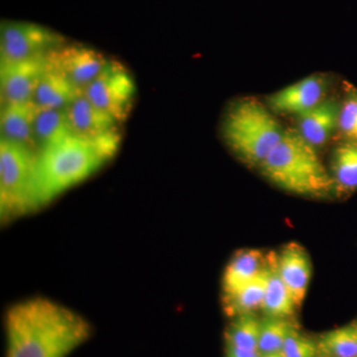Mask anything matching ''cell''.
Returning <instances> with one entry per match:
<instances>
[{
	"mask_svg": "<svg viewBox=\"0 0 357 357\" xmlns=\"http://www.w3.org/2000/svg\"><path fill=\"white\" fill-rule=\"evenodd\" d=\"M34 107L31 103L24 105H6L1 107V139L20 145L38 155L33 130Z\"/></svg>",
	"mask_w": 357,
	"mask_h": 357,
	"instance_id": "5bb4252c",
	"label": "cell"
},
{
	"mask_svg": "<svg viewBox=\"0 0 357 357\" xmlns=\"http://www.w3.org/2000/svg\"><path fill=\"white\" fill-rule=\"evenodd\" d=\"M261 321L255 314L236 317L225 333L227 344L246 351H258Z\"/></svg>",
	"mask_w": 357,
	"mask_h": 357,
	"instance_id": "7402d4cb",
	"label": "cell"
},
{
	"mask_svg": "<svg viewBox=\"0 0 357 357\" xmlns=\"http://www.w3.org/2000/svg\"><path fill=\"white\" fill-rule=\"evenodd\" d=\"M83 93L98 109L121 123L128 119L132 107L135 84L123 66L109 61Z\"/></svg>",
	"mask_w": 357,
	"mask_h": 357,
	"instance_id": "52a82bcc",
	"label": "cell"
},
{
	"mask_svg": "<svg viewBox=\"0 0 357 357\" xmlns=\"http://www.w3.org/2000/svg\"><path fill=\"white\" fill-rule=\"evenodd\" d=\"M285 131L266 103L253 98L232 103L222 121L223 139L249 167H260Z\"/></svg>",
	"mask_w": 357,
	"mask_h": 357,
	"instance_id": "277c9868",
	"label": "cell"
},
{
	"mask_svg": "<svg viewBox=\"0 0 357 357\" xmlns=\"http://www.w3.org/2000/svg\"><path fill=\"white\" fill-rule=\"evenodd\" d=\"M319 354L328 357H357V321L321 335Z\"/></svg>",
	"mask_w": 357,
	"mask_h": 357,
	"instance_id": "44dd1931",
	"label": "cell"
},
{
	"mask_svg": "<svg viewBox=\"0 0 357 357\" xmlns=\"http://www.w3.org/2000/svg\"><path fill=\"white\" fill-rule=\"evenodd\" d=\"M267 264L261 251L248 249L237 253L225 269L222 279L223 292L225 298L234 295L249 282L255 279Z\"/></svg>",
	"mask_w": 357,
	"mask_h": 357,
	"instance_id": "2e32d148",
	"label": "cell"
},
{
	"mask_svg": "<svg viewBox=\"0 0 357 357\" xmlns=\"http://www.w3.org/2000/svg\"><path fill=\"white\" fill-rule=\"evenodd\" d=\"M0 70L2 107L29 105L45 70V58L16 64H2Z\"/></svg>",
	"mask_w": 357,
	"mask_h": 357,
	"instance_id": "8fae6325",
	"label": "cell"
},
{
	"mask_svg": "<svg viewBox=\"0 0 357 357\" xmlns=\"http://www.w3.org/2000/svg\"><path fill=\"white\" fill-rule=\"evenodd\" d=\"M267 264L268 281L261 310L269 318L289 319L298 306L277 270L276 255L267 256Z\"/></svg>",
	"mask_w": 357,
	"mask_h": 357,
	"instance_id": "e0dca14e",
	"label": "cell"
},
{
	"mask_svg": "<svg viewBox=\"0 0 357 357\" xmlns=\"http://www.w3.org/2000/svg\"><path fill=\"white\" fill-rule=\"evenodd\" d=\"M65 112L72 135L117 151L121 143L119 122L89 102L84 93H77L67 105Z\"/></svg>",
	"mask_w": 357,
	"mask_h": 357,
	"instance_id": "9c48e42d",
	"label": "cell"
},
{
	"mask_svg": "<svg viewBox=\"0 0 357 357\" xmlns=\"http://www.w3.org/2000/svg\"><path fill=\"white\" fill-rule=\"evenodd\" d=\"M109 63L100 52L77 44H63L45 56L47 69L64 77L79 93H83Z\"/></svg>",
	"mask_w": 357,
	"mask_h": 357,
	"instance_id": "ba28073f",
	"label": "cell"
},
{
	"mask_svg": "<svg viewBox=\"0 0 357 357\" xmlns=\"http://www.w3.org/2000/svg\"><path fill=\"white\" fill-rule=\"evenodd\" d=\"M282 352L286 357H318L321 354L318 342L300 335L297 330L289 335Z\"/></svg>",
	"mask_w": 357,
	"mask_h": 357,
	"instance_id": "d4e9b609",
	"label": "cell"
},
{
	"mask_svg": "<svg viewBox=\"0 0 357 357\" xmlns=\"http://www.w3.org/2000/svg\"><path fill=\"white\" fill-rule=\"evenodd\" d=\"M37 155L2 140L0 142V208L2 220L31 211L33 173Z\"/></svg>",
	"mask_w": 357,
	"mask_h": 357,
	"instance_id": "5b68a950",
	"label": "cell"
},
{
	"mask_svg": "<svg viewBox=\"0 0 357 357\" xmlns=\"http://www.w3.org/2000/svg\"><path fill=\"white\" fill-rule=\"evenodd\" d=\"M258 357H286L284 356L283 352L276 351V352H268V354H259V356Z\"/></svg>",
	"mask_w": 357,
	"mask_h": 357,
	"instance_id": "4316f807",
	"label": "cell"
},
{
	"mask_svg": "<svg viewBox=\"0 0 357 357\" xmlns=\"http://www.w3.org/2000/svg\"><path fill=\"white\" fill-rule=\"evenodd\" d=\"M91 335L81 314L47 298L15 303L6 314V357H68Z\"/></svg>",
	"mask_w": 357,
	"mask_h": 357,
	"instance_id": "6da1fadb",
	"label": "cell"
},
{
	"mask_svg": "<svg viewBox=\"0 0 357 357\" xmlns=\"http://www.w3.org/2000/svg\"><path fill=\"white\" fill-rule=\"evenodd\" d=\"M295 330V326L288 319L266 317L261 321L258 352L268 354L281 351L289 335Z\"/></svg>",
	"mask_w": 357,
	"mask_h": 357,
	"instance_id": "603a6c76",
	"label": "cell"
},
{
	"mask_svg": "<svg viewBox=\"0 0 357 357\" xmlns=\"http://www.w3.org/2000/svg\"><path fill=\"white\" fill-rule=\"evenodd\" d=\"M33 130L39 152L43 148L72 135L65 109H34Z\"/></svg>",
	"mask_w": 357,
	"mask_h": 357,
	"instance_id": "d6986e66",
	"label": "cell"
},
{
	"mask_svg": "<svg viewBox=\"0 0 357 357\" xmlns=\"http://www.w3.org/2000/svg\"><path fill=\"white\" fill-rule=\"evenodd\" d=\"M330 86L326 75H311L268 96L266 105L275 114L299 116L328 98Z\"/></svg>",
	"mask_w": 357,
	"mask_h": 357,
	"instance_id": "30bf717a",
	"label": "cell"
},
{
	"mask_svg": "<svg viewBox=\"0 0 357 357\" xmlns=\"http://www.w3.org/2000/svg\"><path fill=\"white\" fill-rule=\"evenodd\" d=\"M275 185L298 196L324 198L335 192L330 170L319 151L295 129H286L282 139L259 167Z\"/></svg>",
	"mask_w": 357,
	"mask_h": 357,
	"instance_id": "3957f363",
	"label": "cell"
},
{
	"mask_svg": "<svg viewBox=\"0 0 357 357\" xmlns=\"http://www.w3.org/2000/svg\"><path fill=\"white\" fill-rule=\"evenodd\" d=\"M115 152L98 143L69 135L43 148L33 173L31 211L47 206L96 173Z\"/></svg>",
	"mask_w": 357,
	"mask_h": 357,
	"instance_id": "7a4b0ae2",
	"label": "cell"
},
{
	"mask_svg": "<svg viewBox=\"0 0 357 357\" xmlns=\"http://www.w3.org/2000/svg\"><path fill=\"white\" fill-rule=\"evenodd\" d=\"M331 175L335 192L349 194L357 190V141L338 143L331 160Z\"/></svg>",
	"mask_w": 357,
	"mask_h": 357,
	"instance_id": "ac0fdd59",
	"label": "cell"
},
{
	"mask_svg": "<svg viewBox=\"0 0 357 357\" xmlns=\"http://www.w3.org/2000/svg\"><path fill=\"white\" fill-rule=\"evenodd\" d=\"M337 133L342 140L357 141V88L344 83L340 100Z\"/></svg>",
	"mask_w": 357,
	"mask_h": 357,
	"instance_id": "cb8c5ba5",
	"label": "cell"
},
{
	"mask_svg": "<svg viewBox=\"0 0 357 357\" xmlns=\"http://www.w3.org/2000/svg\"><path fill=\"white\" fill-rule=\"evenodd\" d=\"M58 33L30 22L6 21L0 32L2 64H16L43 59L54 49L65 44Z\"/></svg>",
	"mask_w": 357,
	"mask_h": 357,
	"instance_id": "8992f818",
	"label": "cell"
},
{
	"mask_svg": "<svg viewBox=\"0 0 357 357\" xmlns=\"http://www.w3.org/2000/svg\"><path fill=\"white\" fill-rule=\"evenodd\" d=\"M267 281L268 264L261 273L249 282L248 285L244 286L234 295L225 298V310L227 314L236 318L241 314H255L258 309H261Z\"/></svg>",
	"mask_w": 357,
	"mask_h": 357,
	"instance_id": "ffe728a7",
	"label": "cell"
},
{
	"mask_svg": "<svg viewBox=\"0 0 357 357\" xmlns=\"http://www.w3.org/2000/svg\"><path fill=\"white\" fill-rule=\"evenodd\" d=\"M340 107V100L328 96L314 109L296 116L295 130L303 139L319 151L337 133Z\"/></svg>",
	"mask_w": 357,
	"mask_h": 357,
	"instance_id": "7c38bea8",
	"label": "cell"
},
{
	"mask_svg": "<svg viewBox=\"0 0 357 357\" xmlns=\"http://www.w3.org/2000/svg\"><path fill=\"white\" fill-rule=\"evenodd\" d=\"M276 266L282 280L299 307L306 297L312 277V263L306 249L298 243L287 244L276 255Z\"/></svg>",
	"mask_w": 357,
	"mask_h": 357,
	"instance_id": "4fadbf2b",
	"label": "cell"
},
{
	"mask_svg": "<svg viewBox=\"0 0 357 357\" xmlns=\"http://www.w3.org/2000/svg\"><path fill=\"white\" fill-rule=\"evenodd\" d=\"M259 352L246 351V349H238L234 345L227 344L225 349V357H258Z\"/></svg>",
	"mask_w": 357,
	"mask_h": 357,
	"instance_id": "484cf974",
	"label": "cell"
},
{
	"mask_svg": "<svg viewBox=\"0 0 357 357\" xmlns=\"http://www.w3.org/2000/svg\"><path fill=\"white\" fill-rule=\"evenodd\" d=\"M77 93H79L57 73L47 69L45 65L43 74L40 77L31 105L36 109H65Z\"/></svg>",
	"mask_w": 357,
	"mask_h": 357,
	"instance_id": "9a60e30c",
	"label": "cell"
},
{
	"mask_svg": "<svg viewBox=\"0 0 357 357\" xmlns=\"http://www.w3.org/2000/svg\"><path fill=\"white\" fill-rule=\"evenodd\" d=\"M318 357H328V356H324V354H319V356Z\"/></svg>",
	"mask_w": 357,
	"mask_h": 357,
	"instance_id": "83f0119b",
	"label": "cell"
}]
</instances>
